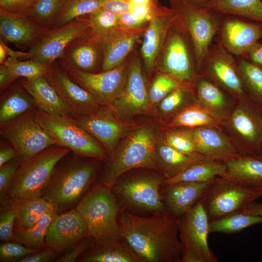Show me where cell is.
Here are the masks:
<instances>
[{
  "label": "cell",
  "mask_w": 262,
  "mask_h": 262,
  "mask_svg": "<svg viewBox=\"0 0 262 262\" xmlns=\"http://www.w3.org/2000/svg\"><path fill=\"white\" fill-rule=\"evenodd\" d=\"M121 235L143 262H181L178 218L168 213L141 216L120 211Z\"/></svg>",
  "instance_id": "6da1fadb"
},
{
  "label": "cell",
  "mask_w": 262,
  "mask_h": 262,
  "mask_svg": "<svg viewBox=\"0 0 262 262\" xmlns=\"http://www.w3.org/2000/svg\"><path fill=\"white\" fill-rule=\"evenodd\" d=\"M56 165L41 197L53 203L58 213L70 210L77 204L94 180L98 163L73 152Z\"/></svg>",
  "instance_id": "7a4b0ae2"
},
{
  "label": "cell",
  "mask_w": 262,
  "mask_h": 262,
  "mask_svg": "<svg viewBox=\"0 0 262 262\" xmlns=\"http://www.w3.org/2000/svg\"><path fill=\"white\" fill-rule=\"evenodd\" d=\"M157 139L154 126L144 125L131 131L118 145L101 175L100 182L112 188L130 170L139 168L159 170L156 153Z\"/></svg>",
  "instance_id": "3957f363"
},
{
  "label": "cell",
  "mask_w": 262,
  "mask_h": 262,
  "mask_svg": "<svg viewBox=\"0 0 262 262\" xmlns=\"http://www.w3.org/2000/svg\"><path fill=\"white\" fill-rule=\"evenodd\" d=\"M75 208L82 215L88 235L95 241L121 237L119 204L112 188L101 182L86 192Z\"/></svg>",
  "instance_id": "277c9868"
},
{
  "label": "cell",
  "mask_w": 262,
  "mask_h": 262,
  "mask_svg": "<svg viewBox=\"0 0 262 262\" xmlns=\"http://www.w3.org/2000/svg\"><path fill=\"white\" fill-rule=\"evenodd\" d=\"M70 151L53 145L21 162L7 196L22 201L41 197L56 165Z\"/></svg>",
  "instance_id": "5b68a950"
},
{
  "label": "cell",
  "mask_w": 262,
  "mask_h": 262,
  "mask_svg": "<svg viewBox=\"0 0 262 262\" xmlns=\"http://www.w3.org/2000/svg\"><path fill=\"white\" fill-rule=\"evenodd\" d=\"M165 179L157 173L139 174L118 179L112 188L121 208L152 214L166 213L160 192Z\"/></svg>",
  "instance_id": "8992f818"
},
{
  "label": "cell",
  "mask_w": 262,
  "mask_h": 262,
  "mask_svg": "<svg viewBox=\"0 0 262 262\" xmlns=\"http://www.w3.org/2000/svg\"><path fill=\"white\" fill-rule=\"evenodd\" d=\"M35 116L56 145L68 148L80 156L99 161L109 160L101 144L72 117L50 114L38 109Z\"/></svg>",
  "instance_id": "52a82bcc"
},
{
  "label": "cell",
  "mask_w": 262,
  "mask_h": 262,
  "mask_svg": "<svg viewBox=\"0 0 262 262\" xmlns=\"http://www.w3.org/2000/svg\"><path fill=\"white\" fill-rule=\"evenodd\" d=\"M262 196V189L243 185L223 176L216 178L200 199L209 221L241 211Z\"/></svg>",
  "instance_id": "ba28073f"
},
{
  "label": "cell",
  "mask_w": 262,
  "mask_h": 262,
  "mask_svg": "<svg viewBox=\"0 0 262 262\" xmlns=\"http://www.w3.org/2000/svg\"><path fill=\"white\" fill-rule=\"evenodd\" d=\"M181 262H217L208 243L209 219L200 201L178 218Z\"/></svg>",
  "instance_id": "9c48e42d"
},
{
  "label": "cell",
  "mask_w": 262,
  "mask_h": 262,
  "mask_svg": "<svg viewBox=\"0 0 262 262\" xmlns=\"http://www.w3.org/2000/svg\"><path fill=\"white\" fill-rule=\"evenodd\" d=\"M35 111L28 112L12 120L0 124V135L14 147L22 162L56 145L55 140L37 120Z\"/></svg>",
  "instance_id": "30bf717a"
},
{
  "label": "cell",
  "mask_w": 262,
  "mask_h": 262,
  "mask_svg": "<svg viewBox=\"0 0 262 262\" xmlns=\"http://www.w3.org/2000/svg\"><path fill=\"white\" fill-rule=\"evenodd\" d=\"M72 118L101 144L109 160L113 157L119 141L137 127L135 124L118 118L109 105L100 104Z\"/></svg>",
  "instance_id": "8fae6325"
},
{
  "label": "cell",
  "mask_w": 262,
  "mask_h": 262,
  "mask_svg": "<svg viewBox=\"0 0 262 262\" xmlns=\"http://www.w3.org/2000/svg\"><path fill=\"white\" fill-rule=\"evenodd\" d=\"M90 29L88 17H81L58 27L48 29L30 47L26 59L49 66L75 39Z\"/></svg>",
  "instance_id": "7c38bea8"
},
{
  "label": "cell",
  "mask_w": 262,
  "mask_h": 262,
  "mask_svg": "<svg viewBox=\"0 0 262 262\" xmlns=\"http://www.w3.org/2000/svg\"><path fill=\"white\" fill-rule=\"evenodd\" d=\"M241 141V155L256 156L262 143V113L248 100H240L226 122Z\"/></svg>",
  "instance_id": "4fadbf2b"
},
{
  "label": "cell",
  "mask_w": 262,
  "mask_h": 262,
  "mask_svg": "<svg viewBox=\"0 0 262 262\" xmlns=\"http://www.w3.org/2000/svg\"><path fill=\"white\" fill-rule=\"evenodd\" d=\"M129 66L123 63L111 70L99 73L67 70L75 82L91 93L100 104L110 106L125 86Z\"/></svg>",
  "instance_id": "5bb4252c"
},
{
  "label": "cell",
  "mask_w": 262,
  "mask_h": 262,
  "mask_svg": "<svg viewBox=\"0 0 262 262\" xmlns=\"http://www.w3.org/2000/svg\"><path fill=\"white\" fill-rule=\"evenodd\" d=\"M179 28L169 31L159 69L183 83H191L196 77L195 66L197 65L193 60L196 58L192 55L183 30Z\"/></svg>",
  "instance_id": "9a60e30c"
},
{
  "label": "cell",
  "mask_w": 262,
  "mask_h": 262,
  "mask_svg": "<svg viewBox=\"0 0 262 262\" xmlns=\"http://www.w3.org/2000/svg\"><path fill=\"white\" fill-rule=\"evenodd\" d=\"M118 118L126 120L136 115L147 114L152 108L140 62L133 60L129 66L123 90L110 106Z\"/></svg>",
  "instance_id": "2e32d148"
},
{
  "label": "cell",
  "mask_w": 262,
  "mask_h": 262,
  "mask_svg": "<svg viewBox=\"0 0 262 262\" xmlns=\"http://www.w3.org/2000/svg\"><path fill=\"white\" fill-rule=\"evenodd\" d=\"M231 54L220 44L211 45L201 67L219 87L239 100H248L238 66Z\"/></svg>",
  "instance_id": "e0dca14e"
},
{
  "label": "cell",
  "mask_w": 262,
  "mask_h": 262,
  "mask_svg": "<svg viewBox=\"0 0 262 262\" xmlns=\"http://www.w3.org/2000/svg\"><path fill=\"white\" fill-rule=\"evenodd\" d=\"M184 6L182 24L189 35L200 70L219 24L215 16L207 9L187 3Z\"/></svg>",
  "instance_id": "ac0fdd59"
},
{
  "label": "cell",
  "mask_w": 262,
  "mask_h": 262,
  "mask_svg": "<svg viewBox=\"0 0 262 262\" xmlns=\"http://www.w3.org/2000/svg\"><path fill=\"white\" fill-rule=\"evenodd\" d=\"M87 236L86 223L75 208L57 213L54 216L47 231L45 244L56 254H60L75 246Z\"/></svg>",
  "instance_id": "d6986e66"
},
{
  "label": "cell",
  "mask_w": 262,
  "mask_h": 262,
  "mask_svg": "<svg viewBox=\"0 0 262 262\" xmlns=\"http://www.w3.org/2000/svg\"><path fill=\"white\" fill-rule=\"evenodd\" d=\"M45 77L65 103L72 117L100 105L91 93L58 67L49 66Z\"/></svg>",
  "instance_id": "ffe728a7"
},
{
  "label": "cell",
  "mask_w": 262,
  "mask_h": 262,
  "mask_svg": "<svg viewBox=\"0 0 262 262\" xmlns=\"http://www.w3.org/2000/svg\"><path fill=\"white\" fill-rule=\"evenodd\" d=\"M187 129L197 152L205 159L223 162L241 154L236 144L233 143L221 128L203 126Z\"/></svg>",
  "instance_id": "44dd1931"
},
{
  "label": "cell",
  "mask_w": 262,
  "mask_h": 262,
  "mask_svg": "<svg viewBox=\"0 0 262 262\" xmlns=\"http://www.w3.org/2000/svg\"><path fill=\"white\" fill-rule=\"evenodd\" d=\"M100 51L102 52V38L89 31L71 42L58 59L66 70L92 72L97 65Z\"/></svg>",
  "instance_id": "7402d4cb"
},
{
  "label": "cell",
  "mask_w": 262,
  "mask_h": 262,
  "mask_svg": "<svg viewBox=\"0 0 262 262\" xmlns=\"http://www.w3.org/2000/svg\"><path fill=\"white\" fill-rule=\"evenodd\" d=\"M213 181H179L163 184L162 196L166 212L176 218L180 217L200 200Z\"/></svg>",
  "instance_id": "603a6c76"
},
{
  "label": "cell",
  "mask_w": 262,
  "mask_h": 262,
  "mask_svg": "<svg viewBox=\"0 0 262 262\" xmlns=\"http://www.w3.org/2000/svg\"><path fill=\"white\" fill-rule=\"evenodd\" d=\"M48 29L37 25L26 15L0 10V39L5 43L31 47Z\"/></svg>",
  "instance_id": "cb8c5ba5"
},
{
  "label": "cell",
  "mask_w": 262,
  "mask_h": 262,
  "mask_svg": "<svg viewBox=\"0 0 262 262\" xmlns=\"http://www.w3.org/2000/svg\"><path fill=\"white\" fill-rule=\"evenodd\" d=\"M262 35L261 28L255 24L238 19L225 20L220 29L221 44L231 54L243 55Z\"/></svg>",
  "instance_id": "d4e9b609"
},
{
  "label": "cell",
  "mask_w": 262,
  "mask_h": 262,
  "mask_svg": "<svg viewBox=\"0 0 262 262\" xmlns=\"http://www.w3.org/2000/svg\"><path fill=\"white\" fill-rule=\"evenodd\" d=\"M175 18L172 12L166 10L155 13L150 19L141 48L145 68L147 73L152 70Z\"/></svg>",
  "instance_id": "484cf974"
},
{
  "label": "cell",
  "mask_w": 262,
  "mask_h": 262,
  "mask_svg": "<svg viewBox=\"0 0 262 262\" xmlns=\"http://www.w3.org/2000/svg\"><path fill=\"white\" fill-rule=\"evenodd\" d=\"M195 79L196 102L221 124L226 123L233 110L228 97L213 82L201 76Z\"/></svg>",
  "instance_id": "4316f807"
},
{
  "label": "cell",
  "mask_w": 262,
  "mask_h": 262,
  "mask_svg": "<svg viewBox=\"0 0 262 262\" xmlns=\"http://www.w3.org/2000/svg\"><path fill=\"white\" fill-rule=\"evenodd\" d=\"M81 262H143L122 236L94 241L78 259Z\"/></svg>",
  "instance_id": "83f0119b"
},
{
  "label": "cell",
  "mask_w": 262,
  "mask_h": 262,
  "mask_svg": "<svg viewBox=\"0 0 262 262\" xmlns=\"http://www.w3.org/2000/svg\"><path fill=\"white\" fill-rule=\"evenodd\" d=\"M140 37L138 32L117 30L102 38V71L121 65Z\"/></svg>",
  "instance_id": "f1b7e54d"
},
{
  "label": "cell",
  "mask_w": 262,
  "mask_h": 262,
  "mask_svg": "<svg viewBox=\"0 0 262 262\" xmlns=\"http://www.w3.org/2000/svg\"><path fill=\"white\" fill-rule=\"evenodd\" d=\"M20 84L34 99L39 110L54 115L72 117L70 111L45 77L24 78Z\"/></svg>",
  "instance_id": "f546056e"
},
{
  "label": "cell",
  "mask_w": 262,
  "mask_h": 262,
  "mask_svg": "<svg viewBox=\"0 0 262 262\" xmlns=\"http://www.w3.org/2000/svg\"><path fill=\"white\" fill-rule=\"evenodd\" d=\"M224 176L243 185L262 189V159L251 155H239L223 162Z\"/></svg>",
  "instance_id": "4dcf8cb0"
},
{
  "label": "cell",
  "mask_w": 262,
  "mask_h": 262,
  "mask_svg": "<svg viewBox=\"0 0 262 262\" xmlns=\"http://www.w3.org/2000/svg\"><path fill=\"white\" fill-rule=\"evenodd\" d=\"M156 153L160 169L165 179L174 177L192 164L205 159L200 155H189L177 150L163 137L158 138Z\"/></svg>",
  "instance_id": "1f68e13d"
},
{
  "label": "cell",
  "mask_w": 262,
  "mask_h": 262,
  "mask_svg": "<svg viewBox=\"0 0 262 262\" xmlns=\"http://www.w3.org/2000/svg\"><path fill=\"white\" fill-rule=\"evenodd\" d=\"M226 172V166L223 162L203 159L192 164L174 177L165 179L163 184L179 181L209 182L224 176Z\"/></svg>",
  "instance_id": "d6a6232c"
},
{
  "label": "cell",
  "mask_w": 262,
  "mask_h": 262,
  "mask_svg": "<svg viewBox=\"0 0 262 262\" xmlns=\"http://www.w3.org/2000/svg\"><path fill=\"white\" fill-rule=\"evenodd\" d=\"M37 109L35 101L22 86L13 88L0 99V124Z\"/></svg>",
  "instance_id": "836d02e7"
},
{
  "label": "cell",
  "mask_w": 262,
  "mask_h": 262,
  "mask_svg": "<svg viewBox=\"0 0 262 262\" xmlns=\"http://www.w3.org/2000/svg\"><path fill=\"white\" fill-rule=\"evenodd\" d=\"M211 12L235 15L262 21L261 0H210L204 4Z\"/></svg>",
  "instance_id": "e575fe53"
},
{
  "label": "cell",
  "mask_w": 262,
  "mask_h": 262,
  "mask_svg": "<svg viewBox=\"0 0 262 262\" xmlns=\"http://www.w3.org/2000/svg\"><path fill=\"white\" fill-rule=\"evenodd\" d=\"M221 124L196 102L178 113L166 126L169 128L192 129L203 126H213L220 128Z\"/></svg>",
  "instance_id": "d590c367"
},
{
  "label": "cell",
  "mask_w": 262,
  "mask_h": 262,
  "mask_svg": "<svg viewBox=\"0 0 262 262\" xmlns=\"http://www.w3.org/2000/svg\"><path fill=\"white\" fill-rule=\"evenodd\" d=\"M57 213V209L54 207L44 214L33 226L25 229H14L13 241L34 249L47 247L45 238L47 231L52 220Z\"/></svg>",
  "instance_id": "8d00e7d4"
},
{
  "label": "cell",
  "mask_w": 262,
  "mask_h": 262,
  "mask_svg": "<svg viewBox=\"0 0 262 262\" xmlns=\"http://www.w3.org/2000/svg\"><path fill=\"white\" fill-rule=\"evenodd\" d=\"M261 223L262 216L239 211L209 221V232L232 234Z\"/></svg>",
  "instance_id": "74e56055"
},
{
  "label": "cell",
  "mask_w": 262,
  "mask_h": 262,
  "mask_svg": "<svg viewBox=\"0 0 262 262\" xmlns=\"http://www.w3.org/2000/svg\"><path fill=\"white\" fill-rule=\"evenodd\" d=\"M56 207L42 197L22 200L14 229H25L35 225L46 212Z\"/></svg>",
  "instance_id": "f35d334b"
},
{
  "label": "cell",
  "mask_w": 262,
  "mask_h": 262,
  "mask_svg": "<svg viewBox=\"0 0 262 262\" xmlns=\"http://www.w3.org/2000/svg\"><path fill=\"white\" fill-rule=\"evenodd\" d=\"M191 83H183L165 97L158 104L160 113L174 116L187 106L196 102Z\"/></svg>",
  "instance_id": "ab89813d"
},
{
  "label": "cell",
  "mask_w": 262,
  "mask_h": 262,
  "mask_svg": "<svg viewBox=\"0 0 262 262\" xmlns=\"http://www.w3.org/2000/svg\"><path fill=\"white\" fill-rule=\"evenodd\" d=\"M105 0H65L53 28L63 25L101 8Z\"/></svg>",
  "instance_id": "60d3db41"
},
{
  "label": "cell",
  "mask_w": 262,
  "mask_h": 262,
  "mask_svg": "<svg viewBox=\"0 0 262 262\" xmlns=\"http://www.w3.org/2000/svg\"><path fill=\"white\" fill-rule=\"evenodd\" d=\"M65 0H36L26 16L37 25L45 28L53 27Z\"/></svg>",
  "instance_id": "b9f144b4"
},
{
  "label": "cell",
  "mask_w": 262,
  "mask_h": 262,
  "mask_svg": "<svg viewBox=\"0 0 262 262\" xmlns=\"http://www.w3.org/2000/svg\"><path fill=\"white\" fill-rule=\"evenodd\" d=\"M21 201L7 196L0 202V240L1 242L13 241L15 224Z\"/></svg>",
  "instance_id": "7bdbcfd3"
},
{
  "label": "cell",
  "mask_w": 262,
  "mask_h": 262,
  "mask_svg": "<svg viewBox=\"0 0 262 262\" xmlns=\"http://www.w3.org/2000/svg\"><path fill=\"white\" fill-rule=\"evenodd\" d=\"M238 67L244 85L250 91L254 102L259 107L262 106V69L246 60L241 61Z\"/></svg>",
  "instance_id": "ee69618b"
},
{
  "label": "cell",
  "mask_w": 262,
  "mask_h": 262,
  "mask_svg": "<svg viewBox=\"0 0 262 262\" xmlns=\"http://www.w3.org/2000/svg\"><path fill=\"white\" fill-rule=\"evenodd\" d=\"M89 31L103 38L117 30L120 27L118 16L103 8H100L88 15Z\"/></svg>",
  "instance_id": "f6af8a7d"
},
{
  "label": "cell",
  "mask_w": 262,
  "mask_h": 262,
  "mask_svg": "<svg viewBox=\"0 0 262 262\" xmlns=\"http://www.w3.org/2000/svg\"><path fill=\"white\" fill-rule=\"evenodd\" d=\"M3 64L8 67L16 79L22 77L27 79H34L46 77L49 67L32 60L22 61L10 57H8Z\"/></svg>",
  "instance_id": "bcb514c9"
},
{
  "label": "cell",
  "mask_w": 262,
  "mask_h": 262,
  "mask_svg": "<svg viewBox=\"0 0 262 262\" xmlns=\"http://www.w3.org/2000/svg\"><path fill=\"white\" fill-rule=\"evenodd\" d=\"M183 83L167 74L160 73L157 75L147 89L151 107L158 104L168 94Z\"/></svg>",
  "instance_id": "7dc6e473"
},
{
  "label": "cell",
  "mask_w": 262,
  "mask_h": 262,
  "mask_svg": "<svg viewBox=\"0 0 262 262\" xmlns=\"http://www.w3.org/2000/svg\"><path fill=\"white\" fill-rule=\"evenodd\" d=\"M163 138L168 145L183 153L202 156L197 152L195 143L187 129H169L164 132Z\"/></svg>",
  "instance_id": "c3c4849f"
},
{
  "label": "cell",
  "mask_w": 262,
  "mask_h": 262,
  "mask_svg": "<svg viewBox=\"0 0 262 262\" xmlns=\"http://www.w3.org/2000/svg\"><path fill=\"white\" fill-rule=\"evenodd\" d=\"M23 244L13 241L2 242L0 245V261L1 262H17L19 259L36 251Z\"/></svg>",
  "instance_id": "681fc988"
},
{
  "label": "cell",
  "mask_w": 262,
  "mask_h": 262,
  "mask_svg": "<svg viewBox=\"0 0 262 262\" xmlns=\"http://www.w3.org/2000/svg\"><path fill=\"white\" fill-rule=\"evenodd\" d=\"M21 162L17 157L0 167V202L6 197L9 187Z\"/></svg>",
  "instance_id": "f907efd6"
},
{
  "label": "cell",
  "mask_w": 262,
  "mask_h": 262,
  "mask_svg": "<svg viewBox=\"0 0 262 262\" xmlns=\"http://www.w3.org/2000/svg\"><path fill=\"white\" fill-rule=\"evenodd\" d=\"M36 0H0V10L26 15Z\"/></svg>",
  "instance_id": "816d5d0a"
},
{
  "label": "cell",
  "mask_w": 262,
  "mask_h": 262,
  "mask_svg": "<svg viewBox=\"0 0 262 262\" xmlns=\"http://www.w3.org/2000/svg\"><path fill=\"white\" fill-rule=\"evenodd\" d=\"M94 240L89 236H87L79 242L74 248L66 253L63 256L57 259L59 262H73L77 261L80 257L86 250L90 248L94 242Z\"/></svg>",
  "instance_id": "f5cc1de1"
},
{
  "label": "cell",
  "mask_w": 262,
  "mask_h": 262,
  "mask_svg": "<svg viewBox=\"0 0 262 262\" xmlns=\"http://www.w3.org/2000/svg\"><path fill=\"white\" fill-rule=\"evenodd\" d=\"M56 253L49 247L37 250L19 259L18 262H50L56 257Z\"/></svg>",
  "instance_id": "db71d44e"
},
{
  "label": "cell",
  "mask_w": 262,
  "mask_h": 262,
  "mask_svg": "<svg viewBox=\"0 0 262 262\" xmlns=\"http://www.w3.org/2000/svg\"><path fill=\"white\" fill-rule=\"evenodd\" d=\"M118 17L120 26L126 30L138 29L147 21L131 10L120 15Z\"/></svg>",
  "instance_id": "11a10c76"
},
{
  "label": "cell",
  "mask_w": 262,
  "mask_h": 262,
  "mask_svg": "<svg viewBox=\"0 0 262 262\" xmlns=\"http://www.w3.org/2000/svg\"><path fill=\"white\" fill-rule=\"evenodd\" d=\"M102 8L117 16L130 11L131 8L130 0H105Z\"/></svg>",
  "instance_id": "9f6ffc18"
},
{
  "label": "cell",
  "mask_w": 262,
  "mask_h": 262,
  "mask_svg": "<svg viewBox=\"0 0 262 262\" xmlns=\"http://www.w3.org/2000/svg\"><path fill=\"white\" fill-rule=\"evenodd\" d=\"M16 79H17L13 75L8 67L5 65L3 64H0V88L1 91L7 88Z\"/></svg>",
  "instance_id": "6f0895ef"
},
{
  "label": "cell",
  "mask_w": 262,
  "mask_h": 262,
  "mask_svg": "<svg viewBox=\"0 0 262 262\" xmlns=\"http://www.w3.org/2000/svg\"><path fill=\"white\" fill-rule=\"evenodd\" d=\"M17 157V153L14 147L0 145V167Z\"/></svg>",
  "instance_id": "680465c9"
},
{
  "label": "cell",
  "mask_w": 262,
  "mask_h": 262,
  "mask_svg": "<svg viewBox=\"0 0 262 262\" xmlns=\"http://www.w3.org/2000/svg\"><path fill=\"white\" fill-rule=\"evenodd\" d=\"M255 63L262 65V45L257 43L252 47L246 53Z\"/></svg>",
  "instance_id": "91938a15"
},
{
  "label": "cell",
  "mask_w": 262,
  "mask_h": 262,
  "mask_svg": "<svg viewBox=\"0 0 262 262\" xmlns=\"http://www.w3.org/2000/svg\"><path fill=\"white\" fill-rule=\"evenodd\" d=\"M241 212L254 215L262 216V203H258L254 201L244 208Z\"/></svg>",
  "instance_id": "94428289"
},
{
  "label": "cell",
  "mask_w": 262,
  "mask_h": 262,
  "mask_svg": "<svg viewBox=\"0 0 262 262\" xmlns=\"http://www.w3.org/2000/svg\"><path fill=\"white\" fill-rule=\"evenodd\" d=\"M131 6L153 4L152 0H130Z\"/></svg>",
  "instance_id": "6125c7cd"
},
{
  "label": "cell",
  "mask_w": 262,
  "mask_h": 262,
  "mask_svg": "<svg viewBox=\"0 0 262 262\" xmlns=\"http://www.w3.org/2000/svg\"><path fill=\"white\" fill-rule=\"evenodd\" d=\"M7 54L3 46L0 44V64H2L7 59Z\"/></svg>",
  "instance_id": "be15d7a7"
},
{
  "label": "cell",
  "mask_w": 262,
  "mask_h": 262,
  "mask_svg": "<svg viewBox=\"0 0 262 262\" xmlns=\"http://www.w3.org/2000/svg\"><path fill=\"white\" fill-rule=\"evenodd\" d=\"M206 0H190V1H192L193 3L200 4L202 2H205V1H206Z\"/></svg>",
  "instance_id": "e7e4bbea"
},
{
  "label": "cell",
  "mask_w": 262,
  "mask_h": 262,
  "mask_svg": "<svg viewBox=\"0 0 262 262\" xmlns=\"http://www.w3.org/2000/svg\"><path fill=\"white\" fill-rule=\"evenodd\" d=\"M256 156H258L260 157V158L262 159V143L259 150V151Z\"/></svg>",
  "instance_id": "03108f58"
},
{
  "label": "cell",
  "mask_w": 262,
  "mask_h": 262,
  "mask_svg": "<svg viewBox=\"0 0 262 262\" xmlns=\"http://www.w3.org/2000/svg\"><path fill=\"white\" fill-rule=\"evenodd\" d=\"M259 108H260V110H261V112H262V106H261V107H259Z\"/></svg>",
  "instance_id": "003e7915"
}]
</instances>
